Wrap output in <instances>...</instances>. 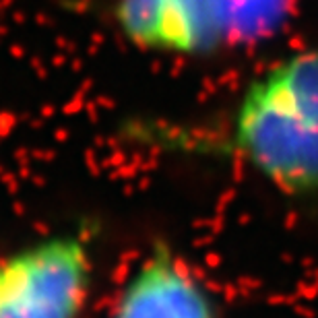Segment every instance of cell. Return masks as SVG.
<instances>
[{
    "label": "cell",
    "mask_w": 318,
    "mask_h": 318,
    "mask_svg": "<svg viewBox=\"0 0 318 318\" xmlns=\"http://www.w3.org/2000/svg\"><path fill=\"white\" fill-rule=\"evenodd\" d=\"M232 139L236 151L281 192H318V48L283 58L248 87Z\"/></svg>",
    "instance_id": "cell-1"
},
{
    "label": "cell",
    "mask_w": 318,
    "mask_h": 318,
    "mask_svg": "<svg viewBox=\"0 0 318 318\" xmlns=\"http://www.w3.org/2000/svg\"><path fill=\"white\" fill-rule=\"evenodd\" d=\"M281 0H120L118 23L151 50L196 52L223 41H248L277 25Z\"/></svg>",
    "instance_id": "cell-2"
},
{
    "label": "cell",
    "mask_w": 318,
    "mask_h": 318,
    "mask_svg": "<svg viewBox=\"0 0 318 318\" xmlns=\"http://www.w3.org/2000/svg\"><path fill=\"white\" fill-rule=\"evenodd\" d=\"M91 262L79 238L46 240L3 264L0 318H77Z\"/></svg>",
    "instance_id": "cell-3"
},
{
    "label": "cell",
    "mask_w": 318,
    "mask_h": 318,
    "mask_svg": "<svg viewBox=\"0 0 318 318\" xmlns=\"http://www.w3.org/2000/svg\"><path fill=\"white\" fill-rule=\"evenodd\" d=\"M114 318H215L198 281L168 250L141 264L116 306Z\"/></svg>",
    "instance_id": "cell-4"
},
{
    "label": "cell",
    "mask_w": 318,
    "mask_h": 318,
    "mask_svg": "<svg viewBox=\"0 0 318 318\" xmlns=\"http://www.w3.org/2000/svg\"><path fill=\"white\" fill-rule=\"evenodd\" d=\"M0 287H3V264H0Z\"/></svg>",
    "instance_id": "cell-5"
}]
</instances>
